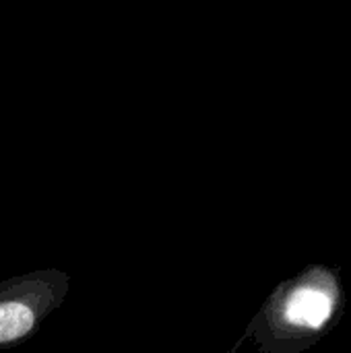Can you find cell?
I'll return each mask as SVG.
<instances>
[{
  "instance_id": "6da1fadb",
  "label": "cell",
  "mask_w": 351,
  "mask_h": 353,
  "mask_svg": "<svg viewBox=\"0 0 351 353\" xmlns=\"http://www.w3.org/2000/svg\"><path fill=\"white\" fill-rule=\"evenodd\" d=\"M343 290L327 267H306L279 283L248 327V335L267 353H300L337 319Z\"/></svg>"
},
{
  "instance_id": "7a4b0ae2",
  "label": "cell",
  "mask_w": 351,
  "mask_h": 353,
  "mask_svg": "<svg viewBox=\"0 0 351 353\" xmlns=\"http://www.w3.org/2000/svg\"><path fill=\"white\" fill-rule=\"evenodd\" d=\"M70 290L68 273L39 269L0 283V352L14 350L35 337Z\"/></svg>"
},
{
  "instance_id": "3957f363",
  "label": "cell",
  "mask_w": 351,
  "mask_h": 353,
  "mask_svg": "<svg viewBox=\"0 0 351 353\" xmlns=\"http://www.w3.org/2000/svg\"><path fill=\"white\" fill-rule=\"evenodd\" d=\"M259 353H267V352H259Z\"/></svg>"
}]
</instances>
